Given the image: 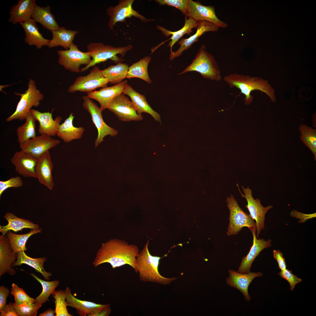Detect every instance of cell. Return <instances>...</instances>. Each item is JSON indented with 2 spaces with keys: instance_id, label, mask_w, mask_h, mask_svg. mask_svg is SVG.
<instances>
[{
  "instance_id": "33",
  "label": "cell",
  "mask_w": 316,
  "mask_h": 316,
  "mask_svg": "<svg viewBox=\"0 0 316 316\" xmlns=\"http://www.w3.org/2000/svg\"><path fill=\"white\" fill-rule=\"evenodd\" d=\"M16 259L12 265V267L20 266L22 264L27 265L41 274L47 280H49L50 277L52 276L51 273L46 272L44 269V264L47 260L46 257L32 258L27 255L25 251H22L17 253Z\"/></svg>"
},
{
  "instance_id": "34",
  "label": "cell",
  "mask_w": 316,
  "mask_h": 316,
  "mask_svg": "<svg viewBox=\"0 0 316 316\" xmlns=\"http://www.w3.org/2000/svg\"><path fill=\"white\" fill-rule=\"evenodd\" d=\"M128 65L126 63H119L111 65L101 70L104 77L111 84H117L126 78Z\"/></svg>"
},
{
  "instance_id": "46",
  "label": "cell",
  "mask_w": 316,
  "mask_h": 316,
  "mask_svg": "<svg viewBox=\"0 0 316 316\" xmlns=\"http://www.w3.org/2000/svg\"><path fill=\"white\" fill-rule=\"evenodd\" d=\"M290 215L291 216L296 217V219H300L298 222L300 223H303L308 220L316 217V213L312 214H306L300 212L296 210L291 211Z\"/></svg>"
},
{
  "instance_id": "31",
  "label": "cell",
  "mask_w": 316,
  "mask_h": 316,
  "mask_svg": "<svg viewBox=\"0 0 316 316\" xmlns=\"http://www.w3.org/2000/svg\"><path fill=\"white\" fill-rule=\"evenodd\" d=\"M51 32L52 38L49 40L47 47L51 48L61 46L67 50L69 48L75 36L78 33V31L67 29L63 27H61L59 30L52 31Z\"/></svg>"
},
{
  "instance_id": "10",
  "label": "cell",
  "mask_w": 316,
  "mask_h": 316,
  "mask_svg": "<svg viewBox=\"0 0 316 316\" xmlns=\"http://www.w3.org/2000/svg\"><path fill=\"white\" fill-rule=\"evenodd\" d=\"M58 63L66 70L74 73L80 71L81 66L88 65L91 61V56L86 52L81 51L73 42L67 50H59Z\"/></svg>"
},
{
  "instance_id": "37",
  "label": "cell",
  "mask_w": 316,
  "mask_h": 316,
  "mask_svg": "<svg viewBox=\"0 0 316 316\" xmlns=\"http://www.w3.org/2000/svg\"><path fill=\"white\" fill-rule=\"evenodd\" d=\"M42 231L41 228L32 229L29 233L22 234H16L9 231L6 233V237L13 252L17 254L27 250L25 245L28 238L33 235L41 233Z\"/></svg>"
},
{
  "instance_id": "20",
  "label": "cell",
  "mask_w": 316,
  "mask_h": 316,
  "mask_svg": "<svg viewBox=\"0 0 316 316\" xmlns=\"http://www.w3.org/2000/svg\"><path fill=\"white\" fill-rule=\"evenodd\" d=\"M229 275L226 279L227 284L239 290L243 294L246 301L250 299L248 293V288L253 280L255 277L261 276L262 274L260 272L241 273L233 270L229 269Z\"/></svg>"
},
{
  "instance_id": "21",
  "label": "cell",
  "mask_w": 316,
  "mask_h": 316,
  "mask_svg": "<svg viewBox=\"0 0 316 316\" xmlns=\"http://www.w3.org/2000/svg\"><path fill=\"white\" fill-rule=\"evenodd\" d=\"M256 231L254 229L251 231L253 236V244L247 255L242 258L237 272H238L243 274L250 272L252 265L260 253L264 249L272 245L271 239L266 241L263 238L257 239Z\"/></svg>"
},
{
  "instance_id": "39",
  "label": "cell",
  "mask_w": 316,
  "mask_h": 316,
  "mask_svg": "<svg viewBox=\"0 0 316 316\" xmlns=\"http://www.w3.org/2000/svg\"><path fill=\"white\" fill-rule=\"evenodd\" d=\"M300 138L303 143L311 151L316 159V129L305 124L300 125Z\"/></svg>"
},
{
  "instance_id": "16",
  "label": "cell",
  "mask_w": 316,
  "mask_h": 316,
  "mask_svg": "<svg viewBox=\"0 0 316 316\" xmlns=\"http://www.w3.org/2000/svg\"><path fill=\"white\" fill-rule=\"evenodd\" d=\"M60 141L51 137L40 135L25 142L20 147L21 150L38 159L49 150L60 144Z\"/></svg>"
},
{
  "instance_id": "17",
  "label": "cell",
  "mask_w": 316,
  "mask_h": 316,
  "mask_svg": "<svg viewBox=\"0 0 316 316\" xmlns=\"http://www.w3.org/2000/svg\"><path fill=\"white\" fill-rule=\"evenodd\" d=\"M128 84L127 80L110 87L102 88L99 90L94 91L87 93V96L91 99L96 100L100 105L102 111L107 108L116 96L123 93Z\"/></svg>"
},
{
  "instance_id": "27",
  "label": "cell",
  "mask_w": 316,
  "mask_h": 316,
  "mask_svg": "<svg viewBox=\"0 0 316 316\" xmlns=\"http://www.w3.org/2000/svg\"><path fill=\"white\" fill-rule=\"evenodd\" d=\"M19 23L25 32V43L30 46L35 45L38 49L44 46H48L49 40L44 37L40 32L36 22L33 19L31 18Z\"/></svg>"
},
{
  "instance_id": "5",
  "label": "cell",
  "mask_w": 316,
  "mask_h": 316,
  "mask_svg": "<svg viewBox=\"0 0 316 316\" xmlns=\"http://www.w3.org/2000/svg\"><path fill=\"white\" fill-rule=\"evenodd\" d=\"M133 46L129 44L123 47H115L107 45L102 42H91L87 46V52L92 58L90 63L80 70L84 72L90 68L94 66L98 63L111 59L115 62L122 61V59L117 55L120 54L124 57L127 52L130 50Z\"/></svg>"
},
{
  "instance_id": "29",
  "label": "cell",
  "mask_w": 316,
  "mask_h": 316,
  "mask_svg": "<svg viewBox=\"0 0 316 316\" xmlns=\"http://www.w3.org/2000/svg\"><path fill=\"white\" fill-rule=\"evenodd\" d=\"M36 22L39 23L46 29L51 32L59 30L60 27L56 21L54 16L51 13L50 6H35L32 16Z\"/></svg>"
},
{
  "instance_id": "41",
  "label": "cell",
  "mask_w": 316,
  "mask_h": 316,
  "mask_svg": "<svg viewBox=\"0 0 316 316\" xmlns=\"http://www.w3.org/2000/svg\"><path fill=\"white\" fill-rule=\"evenodd\" d=\"M11 293L14 297V304L16 305H19L25 303H35V299L29 296L23 288L14 283L12 284Z\"/></svg>"
},
{
  "instance_id": "23",
  "label": "cell",
  "mask_w": 316,
  "mask_h": 316,
  "mask_svg": "<svg viewBox=\"0 0 316 316\" xmlns=\"http://www.w3.org/2000/svg\"><path fill=\"white\" fill-rule=\"evenodd\" d=\"M17 257V254L13 252L7 237L0 235V277L6 273L11 276L16 274V271L12 265Z\"/></svg>"
},
{
  "instance_id": "40",
  "label": "cell",
  "mask_w": 316,
  "mask_h": 316,
  "mask_svg": "<svg viewBox=\"0 0 316 316\" xmlns=\"http://www.w3.org/2000/svg\"><path fill=\"white\" fill-rule=\"evenodd\" d=\"M54 299L55 316H72L68 311L64 291H55L53 295Z\"/></svg>"
},
{
  "instance_id": "36",
  "label": "cell",
  "mask_w": 316,
  "mask_h": 316,
  "mask_svg": "<svg viewBox=\"0 0 316 316\" xmlns=\"http://www.w3.org/2000/svg\"><path fill=\"white\" fill-rule=\"evenodd\" d=\"M151 58L146 56L128 67L126 78H137L141 79L149 84L152 81L148 72V66Z\"/></svg>"
},
{
  "instance_id": "30",
  "label": "cell",
  "mask_w": 316,
  "mask_h": 316,
  "mask_svg": "<svg viewBox=\"0 0 316 316\" xmlns=\"http://www.w3.org/2000/svg\"><path fill=\"white\" fill-rule=\"evenodd\" d=\"M4 217L8 221L6 225L0 226V232L4 236L9 231L16 232L23 229H35L39 228L38 224L30 220L19 218L11 212H7Z\"/></svg>"
},
{
  "instance_id": "3",
  "label": "cell",
  "mask_w": 316,
  "mask_h": 316,
  "mask_svg": "<svg viewBox=\"0 0 316 316\" xmlns=\"http://www.w3.org/2000/svg\"><path fill=\"white\" fill-rule=\"evenodd\" d=\"M149 241H147L136 258V267L139 279L144 282L169 284L178 278L164 277L160 274L158 270L160 260L166 256L167 254L161 257L152 255L148 249Z\"/></svg>"
},
{
  "instance_id": "43",
  "label": "cell",
  "mask_w": 316,
  "mask_h": 316,
  "mask_svg": "<svg viewBox=\"0 0 316 316\" xmlns=\"http://www.w3.org/2000/svg\"><path fill=\"white\" fill-rule=\"evenodd\" d=\"M23 181L21 178L17 176L5 181H0V197L6 190L11 188H17L22 186Z\"/></svg>"
},
{
  "instance_id": "12",
  "label": "cell",
  "mask_w": 316,
  "mask_h": 316,
  "mask_svg": "<svg viewBox=\"0 0 316 316\" xmlns=\"http://www.w3.org/2000/svg\"><path fill=\"white\" fill-rule=\"evenodd\" d=\"M185 15V17L191 18L197 23L207 21L216 25L219 28H225L228 26L226 23L217 16L214 6L203 5L199 1L188 0Z\"/></svg>"
},
{
  "instance_id": "19",
  "label": "cell",
  "mask_w": 316,
  "mask_h": 316,
  "mask_svg": "<svg viewBox=\"0 0 316 316\" xmlns=\"http://www.w3.org/2000/svg\"><path fill=\"white\" fill-rule=\"evenodd\" d=\"M38 160L21 150L15 153L11 162L20 175L25 177L36 178L35 170Z\"/></svg>"
},
{
  "instance_id": "28",
  "label": "cell",
  "mask_w": 316,
  "mask_h": 316,
  "mask_svg": "<svg viewBox=\"0 0 316 316\" xmlns=\"http://www.w3.org/2000/svg\"><path fill=\"white\" fill-rule=\"evenodd\" d=\"M74 118L73 113H71L68 117L59 127L56 135L65 143L80 139L85 131L84 127H75L73 126Z\"/></svg>"
},
{
  "instance_id": "47",
  "label": "cell",
  "mask_w": 316,
  "mask_h": 316,
  "mask_svg": "<svg viewBox=\"0 0 316 316\" xmlns=\"http://www.w3.org/2000/svg\"><path fill=\"white\" fill-rule=\"evenodd\" d=\"M273 253L274 257L278 263L279 269L281 271L286 269L287 266L285 258L284 257L282 253L279 250H274Z\"/></svg>"
},
{
  "instance_id": "11",
  "label": "cell",
  "mask_w": 316,
  "mask_h": 316,
  "mask_svg": "<svg viewBox=\"0 0 316 316\" xmlns=\"http://www.w3.org/2000/svg\"><path fill=\"white\" fill-rule=\"evenodd\" d=\"M108 83L101 70L95 66L86 75L78 77L70 86L68 91L71 93L77 91L88 93L98 88L107 87Z\"/></svg>"
},
{
  "instance_id": "32",
  "label": "cell",
  "mask_w": 316,
  "mask_h": 316,
  "mask_svg": "<svg viewBox=\"0 0 316 316\" xmlns=\"http://www.w3.org/2000/svg\"><path fill=\"white\" fill-rule=\"evenodd\" d=\"M197 25V23L190 18L185 17V23L181 29L176 31H171L168 30L163 27L158 25H156L157 29L161 31L166 37L170 35L171 37L168 40H171L169 42L167 47H170L171 52L172 51V48L174 44L181 38L184 35L187 34L190 35V33L193 32L192 29L196 28Z\"/></svg>"
},
{
  "instance_id": "38",
  "label": "cell",
  "mask_w": 316,
  "mask_h": 316,
  "mask_svg": "<svg viewBox=\"0 0 316 316\" xmlns=\"http://www.w3.org/2000/svg\"><path fill=\"white\" fill-rule=\"evenodd\" d=\"M30 274L40 282L42 286V292L36 298L35 303L41 307L43 303L49 301V297L51 295L53 294L55 289L59 284L60 281L58 280L45 281L39 278L32 273Z\"/></svg>"
},
{
  "instance_id": "2",
  "label": "cell",
  "mask_w": 316,
  "mask_h": 316,
  "mask_svg": "<svg viewBox=\"0 0 316 316\" xmlns=\"http://www.w3.org/2000/svg\"><path fill=\"white\" fill-rule=\"evenodd\" d=\"M224 79L231 87H235L240 90L241 93L245 96V103L247 105L253 102V97L250 93L255 90L264 92L272 102L276 101L274 90L267 80L261 78L234 73L225 76Z\"/></svg>"
},
{
  "instance_id": "24",
  "label": "cell",
  "mask_w": 316,
  "mask_h": 316,
  "mask_svg": "<svg viewBox=\"0 0 316 316\" xmlns=\"http://www.w3.org/2000/svg\"><path fill=\"white\" fill-rule=\"evenodd\" d=\"M53 165L49 150L46 152L38 160L36 168V175L40 183L50 190L54 185L52 175Z\"/></svg>"
},
{
  "instance_id": "22",
  "label": "cell",
  "mask_w": 316,
  "mask_h": 316,
  "mask_svg": "<svg viewBox=\"0 0 316 316\" xmlns=\"http://www.w3.org/2000/svg\"><path fill=\"white\" fill-rule=\"evenodd\" d=\"M30 112L39 123L38 131L40 135L51 137L57 135L58 128L62 118L60 116L54 119L52 112H42L32 109Z\"/></svg>"
},
{
  "instance_id": "18",
  "label": "cell",
  "mask_w": 316,
  "mask_h": 316,
  "mask_svg": "<svg viewBox=\"0 0 316 316\" xmlns=\"http://www.w3.org/2000/svg\"><path fill=\"white\" fill-rule=\"evenodd\" d=\"M219 27L216 25L207 21L197 23L195 33L188 38H182L178 43L180 45L179 49L176 51L171 52L169 59L172 60L175 58L178 57L185 50L190 48L193 44L198 40L199 38L205 33L208 32H217Z\"/></svg>"
},
{
  "instance_id": "15",
  "label": "cell",
  "mask_w": 316,
  "mask_h": 316,
  "mask_svg": "<svg viewBox=\"0 0 316 316\" xmlns=\"http://www.w3.org/2000/svg\"><path fill=\"white\" fill-rule=\"evenodd\" d=\"M244 195L239 190L242 196L245 197L247 202V204L245 206L248 210L250 215L252 218L256 221L257 228V233L256 234L257 238H259V235L260 231L265 228V215L267 212L272 208V205H269L264 207L262 205L260 200L258 199H254L252 196L251 189L248 187L246 188L242 186Z\"/></svg>"
},
{
  "instance_id": "1",
  "label": "cell",
  "mask_w": 316,
  "mask_h": 316,
  "mask_svg": "<svg viewBox=\"0 0 316 316\" xmlns=\"http://www.w3.org/2000/svg\"><path fill=\"white\" fill-rule=\"evenodd\" d=\"M139 253L138 247L135 245L119 239H111L102 244L92 264L96 267L107 263L113 269L127 265L137 273L136 260Z\"/></svg>"
},
{
  "instance_id": "48",
  "label": "cell",
  "mask_w": 316,
  "mask_h": 316,
  "mask_svg": "<svg viewBox=\"0 0 316 316\" xmlns=\"http://www.w3.org/2000/svg\"><path fill=\"white\" fill-rule=\"evenodd\" d=\"M10 293V290L4 286L0 287V312L6 305V299Z\"/></svg>"
},
{
  "instance_id": "9",
  "label": "cell",
  "mask_w": 316,
  "mask_h": 316,
  "mask_svg": "<svg viewBox=\"0 0 316 316\" xmlns=\"http://www.w3.org/2000/svg\"><path fill=\"white\" fill-rule=\"evenodd\" d=\"M68 306L76 309L80 316H108L111 312L110 304H97L76 298L67 287L64 290Z\"/></svg>"
},
{
  "instance_id": "7",
  "label": "cell",
  "mask_w": 316,
  "mask_h": 316,
  "mask_svg": "<svg viewBox=\"0 0 316 316\" xmlns=\"http://www.w3.org/2000/svg\"><path fill=\"white\" fill-rule=\"evenodd\" d=\"M226 201L229 211L227 235L238 234L244 227H247L251 231L257 230L256 223L250 214L245 212L241 208L232 195L227 197Z\"/></svg>"
},
{
  "instance_id": "25",
  "label": "cell",
  "mask_w": 316,
  "mask_h": 316,
  "mask_svg": "<svg viewBox=\"0 0 316 316\" xmlns=\"http://www.w3.org/2000/svg\"><path fill=\"white\" fill-rule=\"evenodd\" d=\"M36 4L35 0H19L12 6L8 21L14 25L32 18Z\"/></svg>"
},
{
  "instance_id": "14",
  "label": "cell",
  "mask_w": 316,
  "mask_h": 316,
  "mask_svg": "<svg viewBox=\"0 0 316 316\" xmlns=\"http://www.w3.org/2000/svg\"><path fill=\"white\" fill-rule=\"evenodd\" d=\"M134 0H121L115 6H110L107 10V13L109 18L108 26L112 30L116 23L124 21L128 18L132 16L137 18L144 23L154 21V20L148 19L134 10L132 5Z\"/></svg>"
},
{
  "instance_id": "13",
  "label": "cell",
  "mask_w": 316,
  "mask_h": 316,
  "mask_svg": "<svg viewBox=\"0 0 316 316\" xmlns=\"http://www.w3.org/2000/svg\"><path fill=\"white\" fill-rule=\"evenodd\" d=\"M107 109L123 121H139L143 120L142 115H139L133 104L123 93L116 97Z\"/></svg>"
},
{
  "instance_id": "44",
  "label": "cell",
  "mask_w": 316,
  "mask_h": 316,
  "mask_svg": "<svg viewBox=\"0 0 316 316\" xmlns=\"http://www.w3.org/2000/svg\"><path fill=\"white\" fill-rule=\"evenodd\" d=\"M160 5H167L175 7L180 10L183 15L185 14L188 0H156Z\"/></svg>"
},
{
  "instance_id": "4",
  "label": "cell",
  "mask_w": 316,
  "mask_h": 316,
  "mask_svg": "<svg viewBox=\"0 0 316 316\" xmlns=\"http://www.w3.org/2000/svg\"><path fill=\"white\" fill-rule=\"evenodd\" d=\"M189 71L199 73L204 78L220 81L222 79L220 69L213 56L206 50L204 44L200 48L191 63L178 75Z\"/></svg>"
},
{
  "instance_id": "50",
  "label": "cell",
  "mask_w": 316,
  "mask_h": 316,
  "mask_svg": "<svg viewBox=\"0 0 316 316\" xmlns=\"http://www.w3.org/2000/svg\"><path fill=\"white\" fill-rule=\"evenodd\" d=\"M55 314V310L49 309L39 315V316H54Z\"/></svg>"
},
{
  "instance_id": "6",
  "label": "cell",
  "mask_w": 316,
  "mask_h": 316,
  "mask_svg": "<svg viewBox=\"0 0 316 316\" xmlns=\"http://www.w3.org/2000/svg\"><path fill=\"white\" fill-rule=\"evenodd\" d=\"M16 95L20 96L15 111L6 119L7 122L13 120H25L28 113L30 111L32 107L39 106L40 101L44 98L43 95L37 89L35 81L30 79L28 84V88L24 93L20 94L14 92Z\"/></svg>"
},
{
  "instance_id": "8",
  "label": "cell",
  "mask_w": 316,
  "mask_h": 316,
  "mask_svg": "<svg viewBox=\"0 0 316 316\" xmlns=\"http://www.w3.org/2000/svg\"><path fill=\"white\" fill-rule=\"evenodd\" d=\"M83 102L82 105L83 108L89 114L92 122L98 131V135L95 141V147H97L104 140V138L107 135L111 137L117 135L118 131L115 129L107 125L104 121L102 113V111L100 107L93 102L87 96L83 97Z\"/></svg>"
},
{
  "instance_id": "49",
  "label": "cell",
  "mask_w": 316,
  "mask_h": 316,
  "mask_svg": "<svg viewBox=\"0 0 316 316\" xmlns=\"http://www.w3.org/2000/svg\"><path fill=\"white\" fill-rule=\"evenodd\" d=\"M0 312V316H19L15 310L14 303H9L7 304Z\"/></svg>"
},
{
  "instance_id": "35",
  "label": "cell",
  "mask_w": 316,
  "mask_h": 316,
  "mask_svg": "<svg viewBox=\"0 0 316 316\" xmlns=\"http://www.w3.org/2000/svg\"><path fill=\"white\" fill-rule=\"evenodd\" d=\"M25 122L16 130L18 141L20 147L25 142L36 136L35 118L30 111L27 114Z\"/></svg>"
},
{
  "instance_id": "26",
  "label": "cell",
  "mask_w": 316,
  "mask_h": 316,
  "mask_svg": "<svg viewBox=\"0 0 316 316\" xmlns=\"http://www.w3.org/2000/svg\"><path fill=\"white\" fill-rule=\"evenodd\" d=\"M123 93L128 95L130 97L138 114L142 115L143 113H147L150 115L157 121L159 122L161 124L160 115L154 110L148 104L145 95L136 91L128 84Z\"/></svg>"
},
{
  "instance_id": "42",
  "label": "cell",
  "mask_w": 316,
  "mask_h": 316,
  "mask_svg": "<svg viewBox=\"0 0 316 316\" xmlns=\"http://www.w3.org/2000/svg\"><path fill=\"white\" fill-rule=\"evenodd\" d=\"M14 306L19 316H36L40 308L35 303H25L19 305L14 303Z\"/></svg>"
},
{
  "instance_id": "45",
  "label": "cell",
  "mask_w": 316,
  "mask_h": 316,
  "mask_svg": "<svg viewBox=\"0 0 316 316\" xmlns=\"http://www.w3.org/2000/svg\"><path fill=\"white\" fill-rule=\"evenodd\" d=\"M280 276L286 280L289 283L290 289L292 291L296 285L301 282L302 279L292 273V270L286 269L283 271H281L278 273Z\"/></svg>"
}]
</instances>
